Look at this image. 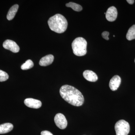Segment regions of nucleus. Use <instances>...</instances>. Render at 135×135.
Masks as SVG:
<instances>
[{"label":"nucleus","mask_w":135,"mask_h":135,"mask_svg":"<svg viewBox=\"0 0 135 135\" xmlns=\"http://www.w3.org/2000/svg\"><path fill=\"white\" fill-rule=\"evenodd\" d=\"M19 6L17 4H16L12 6L10 8L7 15V18L8 20H12L15 17V15L18 10Z\"/></svg>","instance_id":"obj_13"},{"label":"nucleus","mask_w":135,"mask_h":135,"mask_svg":"<svg viewBox=\"0 0 135 135\" xmlns=\"http://www.w3.org/2000/svg\"><path fill=\"white\" fill-rule=\"evenodd\" d=\"M9 75L4 71L0 70V82L5 81L8 79Z\"/></svg>","instance_id":"obj_17"},{"label":"nucleus","mask_w":135,"mask_h":135,"mask_svg":"<svg viewBox=\"0 0 135 135\" xmlns=\"http://www.w3.org/2000/svg\"><path fill=\"white\" fill-rule=\"evenodd\" d=\"M34 64L31 60L29 59L26 61L25 63L21 66V68L22 70H29L33 67Z\"/></svg>","instance_id":"obj_16"},{"label":"nucleus","mask_w":135,"mask_h":135,"mask_svg":"<svg viewBox=\"0 0 135 135\" xmlns=\"http://www.w3.org/2000/svg\"><path fill=\"white\" fill-rule=\"evenodd\" d=\"M127 1L128 3L129 4L132 5L134 2V0H127Z\"/></svg>","instance_id":"obj_20"},{"label":"nucleus","mask_w":135,"mask_h":135,"mask_svg":"<svg viewBox=\"0 0 135 135\" xmlns=\"http://www.w3.org/2000/svg\"><path fill=\"white\" fill-rule=\"evenodd\" d=\"M118 16L117 9L113 6L110 7L107 9L105 14L106 18L109 22H112L115 21Z\"/></svg>","instance_id":"obj_7"},{"label":"nucleus","mask_w":135,"mask_h":135,"mask_svg":"<svg viewBox=\"0 0 135 135\" xmlns=\"http://www.w3.org/2000/svg\"><path fill=\"white\" fill-rule=\"evenodd\" d=\"M87 42L82 37H78L73 41L72 48L74 54L76 56H81L87 53Z\"/></svg>","instance_id":"obj_3"},{"label":"nucleus","mask_w":135,"mask_h":135,"mask_svg":"<svg viewBox=\"0 0 135 135\" xmlns=\"http://www.w3.org/2000/svg\"><path fill=\"white\" fill-rule=\"evenodd\" d=\"M56 126L60 129H64L67 126V121L65 116L62 113L56 114L54 118Z\"/></svg>","instance_id":"obj_5"},{"label":"nucleus","mask_w":135,"mask_h":135,"mask_svg":"<svg viewBox=\"0 0 135 135\" xmlns=\"http://www.w3.org/2000/svg\"><path fill=\"white\" fill-rule=\"evenodd\" d=\"M41 134V135H53L50 132L48 131H42Z\"/></svg>","instance_id":"obj_19"},{"label":"nucleus","mask_w":135,"mask_h":135,"mask_svg":"<svg viewBox=\"0 0 135 135\" xmlns=\"http://www.w3.org/2000/svg\"><path fill=\"white\" fill-rule=\"evenodd\" d=\"M113 37H115V36H114V35H113Z\"/></svg>","instance_id":"obj_21"},{"label":"nucleus","mask_w":135,"mask_h":135,"mask_svg":"<svg viewBox=\"0 0 135 135\" xmlns=\"http://www.w3.org/2000/svg\"><path fill=\"white\" fill-rule=\"evenodd\" d=\"M24 103L28 107L33 109H39L42 106L41 101L33 98H27L25 100Z\"/></svg>","instance_id":"obj_8"},{"label":"nucleus","mask_w":135,"mask_h":135,"mask_svg":"<svg viewBox=\"0 0 135 135\" xmlns=\"http://www.w3.org/2000/svg\"><path fill=\"white\" fill-rule=\"evenodd\" d=\"M54 57L52 55H49L42 57L40 60L39 64L41 66H46L51 64L54 61Z\"/></svg>","instance_id":"obj_11"},{"label":"nucleus","mask_w":135,"mask_h":135,"mask_svg":"<svg viewBox=\"0 0 135 135\" xmlns=\"http://www.w3.org/2000/svg\"><path fill=\"white\" fill-rule=\"evenodd\" d=\"M3 46L6 49L8 50L13 53H18L20 50V47L18 45L15 41L11 40H5L3 44Z\"/></svg>","instance_id":"obj_6"},{"label":"nucleus","mask_w":135,"mask_h":135,"mask_svg":"<svg viewBox=\"0 0 135 135\" xmlns=\"http://www.w3.org/2000/svg\"><path fill=\"white\" fill-rule=\"evenodd\" d=\"M48 24L51 31L59 33L65 32L68 27L67 20L63 15L59 14L51 17Z\"/></svg>","instance_id":"obj_2"},{"label":"nucleus","mask_w":135,"mask_h":135,"mask_svg":"<svg viewBox=\"0 0 135 135\" xmlns=\"http://www.w3.org/2000/svg\"><path fill=\"white\" fill-rule=\"evenodd\" d=\"M60 94L63 99L74 106H80L84 103V97L81 92L72 86H62L60 89Z\"/></svg>","instance_id":"obj_1"},{"label":"nucleus","mask_w":135,"mask_h":135,"mask_svg":"<svg viewBox=\"0 0 135 135\" xmlns=\"http://www.w3.org/2000/svg\"><path fill=\"white\" fill-rule=\"evenodd\" d=\"M121 81L120 77L118 75H114L111 79L109 82V87L111 90L115 91L118 89Z\"/></svg>","instance_id":"obj_9"},{"label":"nucleus","mask_w":135,"mask_h":135,"mask_svg":"<svg viewBox=\"0 0 135 135\" xmlns=\"http://www.w3.org/2000/svg\"><path fill=\"white\" fill-rule=\"evenodd\" d=\"M126 38L129 41H131L135 39V25L132 26L128 30Z\"/></svg>","instance_id":"obj_14"},{"label":"nucleus","mask_w":135,"mask_h":135,"mask_svg":"<svg viewBox=\"0 0 135 135\" xmlns=\"http://www.w3.org/2000/svg\"><path fill=\"white\" fill-rule=\"evenodd\" d=\"M83 75L86 80L90 82H95L98 79L96 74L90 70H85L83 73Z\"/></svg>","instance_id":"obj_10"},{"label":"nucleus","mask_w":135,"mask_h":135,"mask_svg":"<svg viewBox=\"0 0 135 135\" xmlns=\"http://www.w3.org/2000/svg\"><path fill=\"white\" fill-rule=\"evenodd\" d=\"M114 128L116 135H128L130 131L129 123L124 120H120L117 122Z\"/></svg>","instance_id":"obj_4"},{"label":"nucleus","mask_w":135,"mask_h":135,"mask_svg":"<svg viewBox=\"0 0 135 135\" xmlns=\"http://www.w3.org/2000/svg\"><path fill=\"white\" fill-rule=\"evenodd\" d=\"M109 32L104 31L102 33V36L103 38L105 39L106 40H109V39L108 36H109Z\"/></svg>","instance_id":"obj_18"},{"label":"nucleus","mask_w":135,"mask_h":135,"mask_svg":"<svg viewBox=\"0 0 135 135\" xmlns=\"http://www.w3.org/2000/svg\"><path fill=\"white\" fill-rule=\"evenodd\" d=\"M13 125L7 123L0 125V134H4L10 132L13 129Z\"/></svg>","instance_id":"obj_12"},{"label":"nucleus","mask_w":135,"mask_h":135,"mask_svg":"<svg viewBox=\"0 0 135 135\" xmlns=\"http://www.w3.org/2000/svg\"><path fill=\"white\" fill-rule=\"evenodd\" d=\"M66 6L68 7L71 8L77 12H80L83 9L82 7L80 5L74 2H70L66 3Z\"/></svg>","instance_id":"obj_15"},{"label":"nucleus","mask_w":135,"mask_h":135,"mask_svg":"<svg viewBox=\"0 0 135 135\" xmlns=\"http://www.w3.org/2000/svg\"></svg>","instance_id":"obj_22"}]
</instances>
